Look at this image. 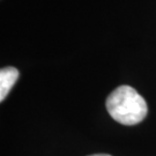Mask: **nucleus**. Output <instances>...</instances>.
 <instances>
[{"mask_svg": "<svg viewBox=\"0 0 156 156\" xmlns=\"http://www.w3.org/2000/svg\"><path fill=\"white\" fill-rule=\"evenodd\" d=\"M109 115L123 125H136L147 116L148 108L145 98L129 86L115 89L105 102Z\"/></svg>", "mask_w": 156, "mask_h": 156, "instance_id": "obj_1", "label": "nucleus"}, {"mask_svg": "<svg viewBox=\"0 0 156 156\" xmlns=\"http://www.w3.org/2000/svg\"><path fill=\"white\" fill-rule=\"evenodd\" d=\"M19 79V71L15 67H4L0 71V101L6 98V96L14 87Z\"/></svg>", "mask_w": 156, "mask_h": 156, "instance_id": "obj_2", "label": "nucleus"}, {"mask_svg": "<svg viewBox=\"0 0 156 156\" xmlns=\"http://www.w3.org/2000/svg\"><path fill=\"white\" fill-rule=\"evenodd\" d=\"M89 156H111V155H108V154H95V155H89Z\"/></svg>", "mask_w": 156, "mask_h": 156, "instance_id": "obj_3", "label": "nucleus"}]
</instances>
